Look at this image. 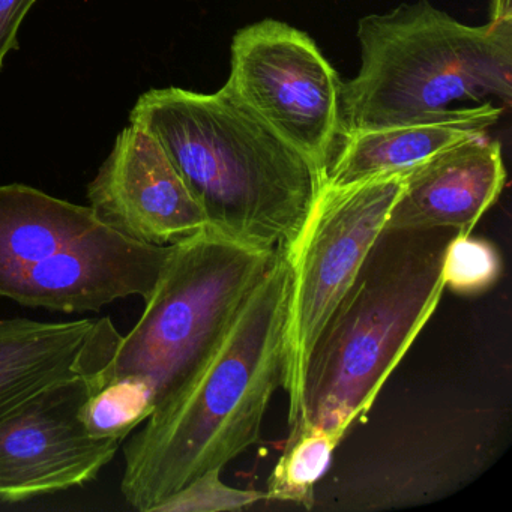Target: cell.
Instances as JSON below:
<instances>
[{
  "mask_svg": "<svg viewBox=\"0 0 512 512\" xmlns=\"http://www.w3.org/2000/svg\"><path fill=\"white\" fill-rule=\"evenodd\" d=\"M290 265L280 250L208 355L124 440L121 494L139 512L257 443L286 385Z\"/></svg>",
  "mask_w": 512,
  "mask_h": 512,
  "instance_id": "cell-1",
  "label": "cell"
},
{
  "mask_svg": "<svg viewBox=\"0 0 512 512\" xmlns=\"http://www.w3.org/2000/svg\"><path fill=\"white\" fill-rule=\"evenodd\" d=\"M130 124L160 142L209 227L253 247L289 250L325 185V173L226 85L215 94L151 89Z\"/></svg>",
  "mask_w": 512,
  "mask_h": 512,
  "instance_id": "cell-2",
  "label": "cell"
},
{
  "mask_svg": "<svg viewBox=\"0 0 512 512\" xmlns=\"http://www.w3.org/2000/svg\"><path fill=\"white\" fill-rule=\"evenodd\" d=\"M454 230H383L308 356L290 431L322 428L340 443L364 422L409 352L445 284L443 251Z\"/></svg>",
  "mask_w": 512,
  "mask_h": 512,
  "instance_id": "cell-3",
  "label": "cell"
},
{
  "mask_svg": "<svg viewBox=\"0 0 512 512\" xmlns=\"http://www.w3.org/2000/svg\"><path fill=\"white\" fill-rule=\"evenodd\" d=\"M356 35L361 70L341 88L343 137L455 103L511 106L512 17L469 26L419 0L362 17Z\"/></svg>",
  "mask_w": 512,
  "mask_h": 512,
  "instance_id": "cell-4",
  "label": "cell"
},
{
  "mask_svg": "<svg viewBox=\"0 0 512 512\" xmlns=\"http://www.w3.org/2000/svg\"><path fill=\"white\" fill-rule=\"evenodd\" d=\"M278 251L244 244L209 226L169 245L139 320L92 377L94 389L140 374L154 385L157 407L232 325Z\"/></svg>",
  "mask_w": 512,
  "mask_h": 512,
  "instance_id": "cell-5",
  "label": "cell"
},
{
  "mask_svg": "<svg viewBox=\"0 0 512 512\" xmlns=\"http://www.w3.org/2000/svg\"><path fill=\"white\" fill-rule=\"evenodd\" d=\"M407 172L347 187L323 185L298 238L284 251L290 265L284 385L289 394V425L298 416L302 380L314 343L385 230Z\"/></svg>",
  "mask_w": 512,
  "mask_h": 512,
  "instance_id": "cell-6",
  "label": "cell"
},
{
  "mask_svg": "<svg viewBox=\"0 0 512 512\" xmlns=\"http://www.w3.org/2000/svg\"><path fill=\"white\" fill-rule=\"evenodd\" d=\"M226 86L326 173L343 139V82L311 37L272 19L239 29Z\"/></svg>",
  "mask_w": 512,
  "mask_h": 512,
  "instance_id": "cell-7",
  "label": "cell"
},
{
  "mask_svg": "<svg viewBox=\"0 0 512 512\" xmlns=\"http://www.w3.org/2000/svg\"><path fill=\"white\" fill-rule=\"evenodd\" d=\"M94 376L49 389L0 422V503L16 505L82 487L112 463L121 443L95 439L79 418Z\"/></svg>",
  "mask_w": 512,
  "mask_h": 512,
  "instance_id": "cell-8",
  "label": "cell"
},
{
  "mask_svg": "<svg viewBox=\"0 0 512 512\" xmlns=\"http://www.w3.org/2000/svg\"><path fill=\"white\" fill-rule=\"evenodd\" d=\"M89 208L103 226L145 244H176L209 226L163 146L130 124L88 185Z\"/></svg>",
  "mask_w": 512,
  "mask_h": 512,
  "instance_id": "cell-9",
  "label": "cell"
},
{
  "mask_svg": "<svg viewBox=\"0 0 512 512\" xmlns=\"http://www.w3.org/2000/svg\"><path fill=\"white\" fill-rule=\"evenodd\" d=\"M169 247L101 227L58 253L0 280V299L62 314L95 313L121 299H145Z\"/></svg>",
  "mask_w": 512,
  "mask_h": 512,
  "instance_id": "cell-10",
  "label": "cell"
},
{
  "mask_svg": "<svg viewBox=\"0 0 512 512\" xmlns=\"http://www.w3.org/2000/svg\"><path fill=\"white\" fill-rule=\"evenodd\" d=\"M121 335L110 317L0 319V422L49 389L103 370Z\"/></svg>",
  "mask_w": 512,
  "mask_h": 512,
  "instance_id": "cell-11",
  "label": "cell"
},
{
  "mask_svg": "<svg viewBox=\"0 0 512 512\" xmlns=\"http://www.w3.org/2000/svg\"><path fill=\"white\" fill-rule=\"evenodd\" d=\"M505 184L502 145L487 134L472 137L406 173L385 229L472 233Z\"/></svg>",
  "mask_w": 512,
  "mask_h": 512,
  "instance_id": "cell-12",
  "label": "cell"
},
{
  "mask_svg": "<svg viewBox=\"0 0 512 512\" xmlns=\"http://www.w3.org/2000/svg\"><path fill=\"white\" fill-rule=\"evenodd\" d=\"M505 107L494 103L419 116L341 139L325 173L326 187H347L388 173L407 172L439 152L487 134Z\"/></svg>",
  "mask_w": 512,
  "mask_h": 512,
  "instance_id": "cell-13",
  "label": "cell"
},
{
  "mask_svg": "<svg viewBox=\"0 0 512 512\" xmlns=\"http://www.w3.org/2000/svg\"><path fill=\"white\" fill-rule=\"evenodd\" d=\"M88 206L25 184L0 185V280L101 229Z\"/></svg>",
  "mask_w": 512,
  "mask_h": 512,
  "instance_id": "cell-14",
  "label": "cell"
},
{
  "mask_svg": "<svg viewBox=\"0 0 512 512\" xmlns=\"http://www.w3.org/2000/svg\"><path fill=\"white\" fill-rule=\"evenodd\" d=\"M155 410V389L140 374L115 377L95 388L83 401L79 418L95 439L121 443Z\"/></svg>",
  "mask_w": 512,
  "mask_h": 512,
  "instance_id": "cell-15",
  "label": "cell"
},
{
  "mask_svg": "<svg viewBox=\"0 0 512 512\" xmlns=\"http://www.w3.org/2000/svg\"><path fill=\"white\" fill-rule=\"evenodd\" d=\"M338 443L322 428L290 431L286 451L269 478L266 500L295 503L310 508L314 487L331 464Z\"/></svg>",
  "mask_w": 512,
  "mask_h": 512,
  "instance_id": "cell-16",
  "label": "cell"
},
{
  "mask_svg": "<svg viewBox=\"0 0 512 512\" xmlns=\"http://www.w3.org/2000/svg\"><path fill=\"white\" fill-rule=\"evenodd\" d=\"M502 275V256L493 242L455 233L443 251L442 280L445 289L473 296L490 289Z\"/></svg>",
  "mask_w": 512,
  "mask_h": 512,
  "instance_id": "cell-17",
  "label": "cell"
},
{
  "mask_svg": "<svg viewBox=\"0 0 512 512\" xmlns=\"http://www.w3.org/2000/svg\"><path fill=\"white\" fill-rule=\"evenodd\" d=\"M220 469L209 470L167 497L154 512L241 511L266 499V493L224 484Z\"/></svg>",
  "mask_w": 512,
  "mask_h": 512,
  "instance_id": "cell-18",
  "label": "cell"
},
{
  "mask_svg": "<svg viewBox=\"0 0 512 512\" xmlns=\"http://www.w3.org/2000/svg\"><path fill=\"white\" fill-rule=\"evenodd\" d=\"M38 0H0V71L11 50L19 49L20 26Z\"/></svg>",
  "mask_w": 512,
  "mask_h": 512,
  "instance_id": "cell-19",
  "label": "cell"
}]
</instances>
